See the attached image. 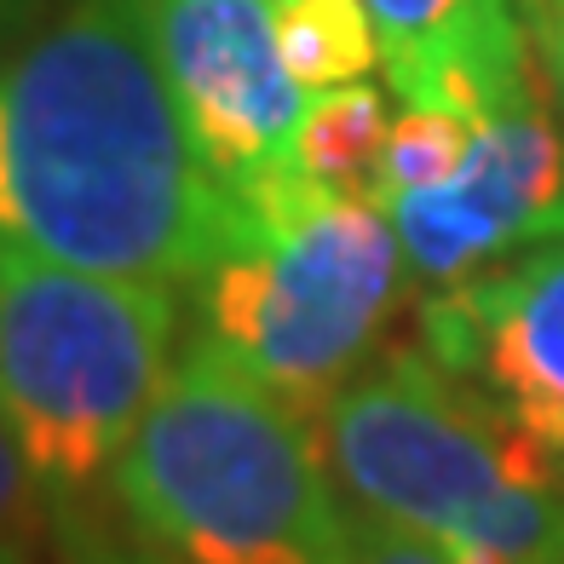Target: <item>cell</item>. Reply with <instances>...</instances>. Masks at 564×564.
Wrapping results in <instances>:
<instances>
[{"label": "cell", "instance_id": "3", "mask_svg": "<svg viewBox=\"0 0 564 564\" xmlns=\"http://www.w3.org/2000/svg\"><path fill=\"white\" fill-rule=\"evenodd\" d=\"M323 449L369 512L512 564H564V473L478 387L392 351L323 409Z\"/></svg>", "mask_w": 564, "mask_h": 564}, {"label": "cell", "instance_id": "11", "mask_svg": "<svg viewBox=\"0 0 564 564\" xmlns=\"http://www.w3.org/2000/svg\"><path fill=\"white\" fill-rule=\"evenodd\" d=\"M276 46L305 93L351 87L380 64V41L364 0H282Z\"/></svg>", "mask_w": 564, "mask_h": 564}, {"label": "cell", "instance_id": "20", "mask_svg": "<svg viewBox=\"0 0 564 564\" xmlns=\"http://www.w3.org/2000/svg\"><path fill=\"white\" fill-rule=\"evenodd\" d=\"M276 7H282V0H276Z\"/></svg>", "mask_w": 564, "mask_h": 564}, {"label": "cell", "instance_id": "12", "mask_svg": "<svg viewBox=\"0 0 564 564\" xmlns=\"http://www.w3.org/2000/svg\"><path fill=\"white\" fill-rule=\"evenodd\" d=\"M473 150V121H460L449 110H415L409 105L392 133H387V150H380V178H375V208L392 202L403 191H432L467 162Z\"/></svg>", "mask_w": 564, "mask_h": 564}, {"label": "cell", "instance_id": "5", "mask_svg": "<svg viewBox=\"0 0 564 564\" xmlns=\"http://www.w3.org/2000/svg\"><path fill=\"white\" fill-rule=\"evenodd\" d=\"M398 260V230L369 196L323 191L294 225L225 253L202 276V340L230 351L305 421H323L392 312Z\"/></svg>", "mask_w": 564, "mask_h": 564}, {"label": "cell", "instance_id": "6", "mask_svg": "<svg viewBox=\"0 0 564 564\" xmlns=\"http://www.w3.org/2000/svg\"><path fill=\"white\" fill-rule=\"evenodd\" d=\"M150 30L191 144L219 185L294 162L305 87L282 64L271 0H150Z\"/></svg>", "mask_w": 564, "mask_h": 564}, {"label": "cell", "instance_id": "17", "mask_svg": "<svg viewBox=\"0 0 564 564\" xmlns=\"http://www.w3.org/2000/svg\"><path fill=\"white\" fill-rule=\"evenodd\" d=\"M547 58H553V75H558V87H564V7L547 18Z\"/></svg>", "mask_w": 564, "mask_h": 564}, {"label": "cell", "instance_id": "7", "mask_svg": "<svg viewBox=\"0 0 564 564\" xmlns=\"http://www.w3.org/2000/svg\"><path fill=\"white\" fill-rule=\"evenodd\" d=\"M403 260L432 282H460L478 260L564 237V139L542 93L473 127V150L444 185L380 202Z\"/></svg>", "mask_w": 564, "mask_h": 564}, {"label": "cell", "instance_id": "14", "mask_svg": "<svg viewBox=\"0 0 564 564\" xmlns=\"http://www.w3.org/2000/svg\"><path fill=\"white\" fill-rule=\"evenodd\" d=\"M346 564H449V558L432 535L364 507V512H346Z\"/></svg>", "mask_w": 564, "mask_h": 564}, {"label": "cell", "instance_id": "9", "mask_svg": "<svg viewBox=\"0 0 564 564\" xmlns=\"http://www.w3.org/2000/svg\"><path fill=\"white\" fill-rule=\"evenodd\" d=\"M387 82L403 105L484 121L535 93L512 0H364Z\"/></svg>", "mask_w": 564, "mask_h": 564}, {"label": "cell", "instance_id": "18", "mask_svg": "<svg viewBox=\"0 0 564 564\" xmlns=\"http://www.w3.org/2000/svg\"><path fill=\"white\" fill-rule=\"evenodd\" d=\"M30 7H35V0H0V46L18 35V23L30 18Z\"/></svg>", "mask_w": 564, "mask_h": 564}, {"label": "cell", "instance_id": "13", "mask_svg": "<svg viewBox=\"0 0 564 564\" xmlns=\"http://www.w3.org/2000/svg\"><path fill=\"white\" fill-rule=\"evenodd\" d=\"M53 524H58V507L46 501L41 478L30 467V455H23L18 432L7 421V409H0V558H18L23 564Z\"/></svg>", "mask_w": 564, "mask_h": 564}, {"label": "cell", "instance_id": "19", "mask_svg": "<svg viewBox=\"0 0 564 564\" xmlns=\"http://www.w3.org/2000/svg\"><path fill=\"white\" fill-rule=\"evenodd\" d=\"M0 564H18V558H0Z\"/></svg>", "mask_w": 564, "mask_h": 564}, {"label": "cell", "instance_id": "4", "mask_svg": "<svg viewBox=\"0 0 564 564\" xmlns=\"http://www.w3.org/2000/svg\"><path fill=\"white\" fill-rule=\"evenodd\" d=\"M167 282L0 248V409L53 507H69L167 387Z\"/></svg>", "mask_w": 564, "mask_h": 564}, {"label": "cell", "instance_id": "16", "mask_svg": "<svg viewBox=\"0 0 564 564\" xmlns=\"http://www.w3.org/2000/svg\"><path fill=\"white\" fill-rule=\"evenodd\" d=\"M23 242L18 230V202H12V167H7V110H0V248Z\"/></svg>", "mask_w": 564, "mask_h": 564}, {"label": "cell", "instance_id": "8", "mask_svg": "<svg viewBox=\"0 0 564 564\" xmlns=\"http://www.w3.org/2000/svg\"><path fill=\"white\" fill-rule=\"evenodd\" d=\"M421 351L501 403L564 473V237L421 305Z\"/></svg>", "mask_w": 564, "mask_h": 564}, {"label": "cell", "instance_id": "1", "mask_svg": "<svg viewBox=\"0 0 564 564\" xmlns=\"http://www.w3.org/2000/svg\"><path fill=\"white\" fill-rule=\"evenodd\" d=\"M23 242L98 276L202 282L230 248L225 185L196 156L150 0H69L0 75Z\"/></svg>", "mask_w": 564, "mask_h": 564}, {"label": "cell", "instance_id": "15", "mask_svg": "<svg viewBox=\"0 0 564 564\" xmlns=\"http://www.w3.org/2000/svg\"><path fill=\"white\" fill-rule=\"evenodd\" d=\"M53 535H58V564H133L116 542H105L98 530H87L82 519H75V501H69V507H58Z\"/></svg>", "mask_w": 564, "mask_h": 564}, {"label": "cell", "instance_id": "10", "mask_svg": "<svg viewBox=\"0 0 564 564\" xmlns=\"http://www.w3.org/2000/svg\"><path fill=\"white\" fill-rule=\"evenodd\" d=\"M387 98L375 87L351 82V87H328L305 105V121L294 133V167L323 191L340 196H369L375 202V178H380V150H387Z\"/></svg>", "mask_w": 564, "mask_h": 564}, {"label": "cell", "instance_id": "2", "mask_svg": "<svg viewBox=\"0 0 564 564\" xmlns=\"http://www.w3.org/2000/svg\"><path fill=\"white\" fill-rule=\"evenodd\" d=\"M110 490L178 564H346V512L312 421L214 340L167 375Z\"/></svg>", "mask_w": 564, "mask_h": 564}]
</instances>
